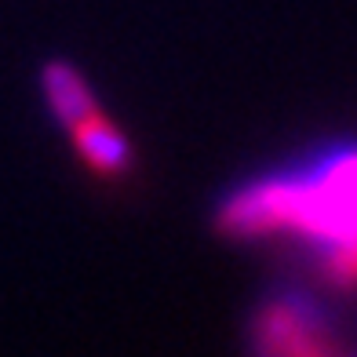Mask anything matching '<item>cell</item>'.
Here are the masks:
<instances>
[{
	"mask_svg": "<svg viewBox=\"0 0 357 357\" xmlns=\"http://www.w3.org/2000/svg\"><path fill=\"white\" fill-rule=\"evenodd\" d=\"M245 343L263 357H328L347 350V324L339 299L317 288L278 284L263 291L245 321Z\"/></svg>",
	"mask_w": 357,
	"mask_h": 357,
	"instance_id": "obj_2",
	"label": "cell"
},
{
	"mask_svg": "<svg viewBox=\"0 0 357 357\" xmlns=\"http://www.w3.org/2000/svg\"><path fill=\"white\" fill-rule=\"evenodd\" d=\"M230 245L284 248L332 299H357V135H332L230 183L212 208Z\"/></svg>",
	"mask_w": 357,
	"mask_h": 357,
	"instance_id": "obj_1",
	"label": "cell"
},
{
	"mask_svg": "<svg viewBox=\"0 0 357 357\" xmlns=\"http://www.w3.org/2000/svg\"><path fill=\"white\" fill-rule=\"evenodd\" d=\"M73 150L91 175L121 183L135 168V146L121 132V124L109 117L102 106H95L88 117H80L73 128H66Z\"/></svg>",
	"mask_w": 357,
	"mask_h": 357,
	"instance_id": "obj_3",
	"label": "cell"
}]
</instances>
